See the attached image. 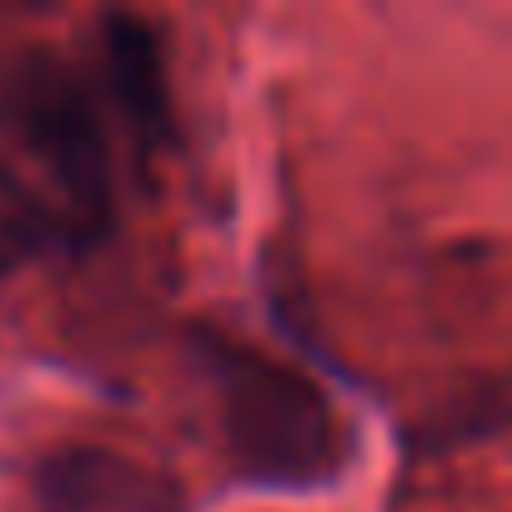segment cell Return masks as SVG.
<instances>
[{
    "mask_svg": "<svg viewBox=\"0 0 512 512\" xmlns=\"http://www.w3.org/2000/svg\"><path fill=\"white\" fill-rule=\"evenodd\" d=\"M221 422L236 457L262 477H322L342 447L327 392L262 352H231L221 362Z\"/></svg>",
    "mask_w": 512,
    "mask_h": 512,
    "instance_id": "6da1fadb",
    "label": "cell"
},
{
    "mask_svg": "<svg viewBox=\"0 0 512 512\" xmlns=\"http://www.w3.org/2000/svg\"><path fill=\"white\" fill-rule=\"evenodd\" d=\"M0 121L76 206L111 201V146L91 91L56 56H26L0 81Z\"/></svg>",
    "mask_w": 512,
    "mask_h": 512,
    "instance_id": "7a4b0ae2",
    "label": "cell"
},
{
    "mask_svg": "<svg viewBox=\"0 0 512 512\" xmlns=\"http://www.w3.org/2000/svg\"><path fill=\"white\" fill-rule=\"evenodd\" d=\"M41 512H181V492L166 472L111 452V447H61L36 467Z\"/></svg>",
    "mask_w": 512,
    "mask_h": 512,
    "instance_id": "3957f363",
    "label": "cell"
},
{
    "mask_svg": "<svg viewBox=\"0 0 512 512\" xmlns=\"http://www.w3.org/2000/svg\"><path fill=\"white\" fill-rule=\"evenodd\" d=\"M106 66L116 81V101L126 121L151 136L166 126V66H161V41L146 21L136 16H111L106 21Z\"/></svg>",
    "mask_w": 512,
    "mask_h": 512,
    "instance_id": "277c9868",
    "label": "cell"
}]
</instances>
